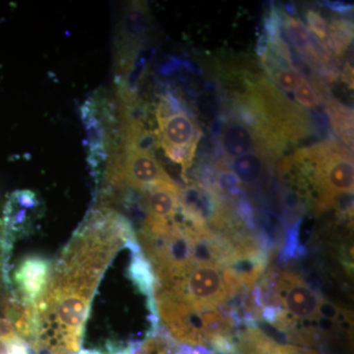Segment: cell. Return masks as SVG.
Masks as SVG:
<instances>
[{"label":"cell","mask_w":354,"mask_h":354,"mask_svg":"<svg viewBox=\"0 0 354 354\" xmlns=\"http://www.w3.org/2000/svg\"><path fill=\"white\" fill-rule=\"evenodd\" d=\"M160 288L158 297L176 300L197 311H213L239 292L225 268L209 264L191 265Z\"/></svg>","instance_id":"obj_1"},{"label":"cell","mask_w":354,"mask_h":354,"mask_svg":"<svg viewBox=\"0 0 354 354\" xmlns=\"http://www.w3.org/2000/svg\"><path fill=\"white\" fill-rule=\"evenodd\" d=\"M158 141L167 157L186 171L192 164L201 132L190 114L174 100L165 99L157 111Z\"/></svg>","instance_id":"obj_2"},{"label":"cell","mask_w":354,"mask_h":354,"mask_svg":"<svg viewBox=\"0 0 354 354\" xmlns=\"http://www.w3.org/2000/svg\"><path fill=\"white\" fill-rule=\"evenodd\" d=\"M106 180L111 187L127 184L133 189L147 192L172 179L158 162L153 151L123 146L122 153L113 158L106 171Z\"/></svg>","instance_id":"obj_3"},{"label":"cell","mask_w":354,"mask_h":354,"mask_svg":"<svg viewBox=\"0 0 354 354\" xmlns=\"http://www.w3.org/2000/svg\"><path fill=\"white\" fill-rule=\"evenodd\" d=\"M276 281L272 305L283 312L279 328H288L290 320L313 321L320 317L323 300L298 274L283 272Z\"/></svg>","instance_id":"obj_4"},{"label":"cell","mask_w":354,"mask_h":354,"mask_svg":"<svg viewBox=\"0 0 354 354\" xmlns=\"http://www.w3.org/2000/svg\"><path fill=\"white\" fill-rule=\"evenodd\" d=\"M50 278V262L41 256H28L14 272L17 298L25 305H36L43 297Z\"/></svg>","instance_id":"obj_5"},{"label":"cell","mask_w":354,"mask_h":354,"mask_svg":"<svg viewBox=\"0 0 354 354\" xmlns=\"http://www.w3.org/2000/svg\"><path fill=\"white\" fill-rule=\"evenodd\" d=\"M146 209L148 223H167L176 218L180 209V193L174 180L147 191Z\"/></svg>","instance_id":"obj_6"},{"label":"cell","mask_w":354,"mask_h":354,"mask_svg":"<svg viewBox=\"0 0 354 354\" xmlns=\"http://www.w3.org/2000/svg\"><path fill=\"white\" fill-rule=\"evenodd\" d=\"M220 145L230 158H239L263 150L262 140L243 122H228L220 134Z\"/></svg>","instance_id":"obj_7"},{"label":"cell","mask_w":354,"mask_h":354,"mask_svg":"<svg viewBox=\"0 0 354 354\" xmlns=\"http://www.w3.org/2000/svg\"><path fill=\"white\" fill-rule=\"evenodd\" d=\"M230 354H319L314 349L279 344L272 341L260 330H251L244 333L235 342L234 351Z\"/></svg>","instance_id":"obj_8"},{"label":"cell","mask_w":354,"mask_h":354,"mask_svg":"<svg viewBox=\"0 0 354 354\" xmlns=\"http://www.w3.org/2000/svg\"><path fill=\"white\" fill-rule=\"evenodd\" d=\"M283 21L286 35L298 53L316 64H326L329 60V58L326 57V55L316 48L301 21L286 14L283 16Z\"/></svg>","instance_id":"obj_9"},{"label":"cell","mask_w":354,"mask_h":354,"mask_svg":"<svg viewBox=\"0 0 354 354\" xmlns=\"http://www.w3.org/2000/svg\"><path fill=\"white\" fill-rule=\"evenodd\" d=\"M232 174L244 184H254L262 177L265 169L264 153L257 151L235 158L232 165Z\"/></svg>","instance_id":"obj_10"},{"label":"cell","mask_w":354,"mask_h":354,"mask_svg":"<svg viewBox=\"0 0 354 354\" xmlns=\"http://www.w3.org/2000/svg\"><path fill=\"white\" fill-rule=\"evenodd\" d=\"M353 41V24L346 20H335L328 29V38L324 44L327 51L332 50L342 55Z\"/></svg>","instance_id":"obj_11"},{"label":"cell","mask_w":354,"mask_h":354,"mask_svg":"<svg viewBox=\"0 0 354 354\" xmlns=\"http://www.w3.org/2000/svg\"><path fill=\"white\" fill-rule=\"evenodd\" d=\"M329 113L333 127L337 134L353 148V114L337 102H330Z\"/></svg>","instance_id":"obj_12"},{"label":"cell","mask_w":354,"mask_h":354,"mask_svg":"<svg viewBox=\"0 0 354 354\" xmlns=\"http://www.w3.org/2000/svg\"><path fill=\"white\" fill-rule=\"evenodd\" d=\"M293 95H295V101L304 108L315 109L320 104V97H319L318 93L307 80H305L293 92Z\"/></svg>","instance_id":"obj_13"},{"label":"cell","mask_w":354,"mask_h":354,"mask_svg":"<svg viewBox=\"0 0 354 354\" xmlns=\"http://www.w3.org/2000/svg\"><path fill=\"white\" fill-rule=\"evenodd\" d=\"M306 21L310 31L315 36V38L322 41L324 46L328 38L327 21L320 13L313 9L307 11Z\"/></svg>","instance_id":"obj_14"},{"label":"cell","mask_w":354,"mask_h":354,"mask_svg":"<svg viewBox=\"0 0 354 354\" xmlns=\"http://www.w3.org/2000/svg\"><path fill=\"white\" fill-rule=\"evenodd\" d=\"M174 354H214L208 348H201V346H189L185 344H181L176 348Z\"/></svg>","instance_id":"obj_15"},{"label":"cell","mask_w":354,"mask_h":354,"mask_svg":"<svg viewBox=\"0 0 354 354\" xmlns=\"http://www.w3.org/2000/svg\"><path fill=\"white\" fill-rule=\"evenodd\" d=\"M78 354H104L101 351H97V349H81Z\"/></svg>","instance_id":"obj_16"}]
</instances>
